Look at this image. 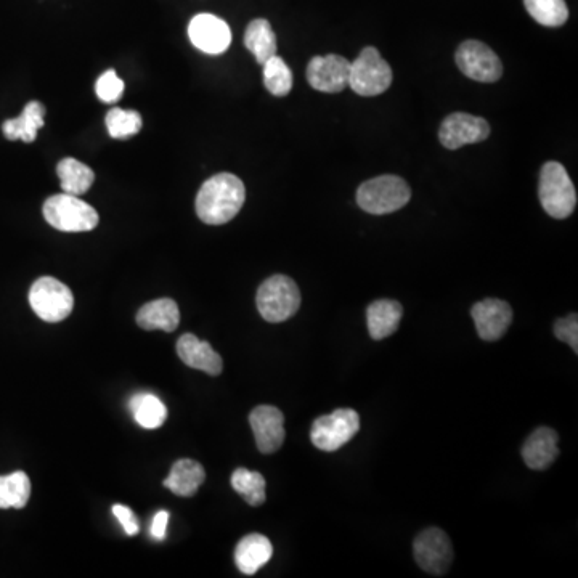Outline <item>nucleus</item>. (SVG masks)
<instances>
[{"mask_svg":"<svg viewBox=\"0 0 578 578\" xmlns=\"http://www.w3.org/2000/svg\"><path fill=\"white\" fill-rule=\"evenodd\" d=\"M246 200L245 185L222 172L204 182L196 196V214L208 225H224L237 216Z\"/></svg>","mask_w":578,"mask_h":578,"instance_id":"1","label":"nucleus"},{"mask_svg":"<svg viewBox=\"0 0 578 578\" xmlns=\"http://www.w3.org/2000/svg\"><path fill=\"white\" fill-rule=\"evenodd\" d=\"M256 304L259 314L267 322H286L301 307V291L296 281L286 275H273L259 286Z\"/></svg>","mask_w":578,"mask_h":578,"instance_id":"2","label":"nucleus"},{"mask_svg":"<svg viewBox=\"0 0 578 578\" xmlns=\"http://www.w3.org/2000/svg\"><path fill=\"white\" fill-rule=\"evenodd\" d=\"M538 198L551 217L566 219L577 206V192L567 174L566 167L556 161H550L542 167Z\"/></svg>","mask_w":578,"mask_h":578,"instance_id":"3","label":"nucleus"},{"mask_svg":"<svg viewBox=\"0 0 578 578\" xmlns=\"http://www.w3.org/2000/svg\"><path fill=\"white\" fill-rule=\"evenodd\" d=\"M412 198V190L397 176H381L360 185L357 203L363 211L384 216L399 211Z\"/></svg>","mask_w":578,"mask_h":578,"instance_id":"4","label":"nucleus"},{"mask_svg":"<svg viewBox=\"0 0 578 578\" xmlns=\"http://www.w3.org/2000/svg\"><path fill=\"white\" fill-rule=\"evenodd\" d=\"M44 217L60 232H90L98 225V214L90 204L68 193L50 196L44 204Z\"/></svg>","mask_w":578,"mask_h":578,"instance_id":"5","label":"nucleus"},{"mask_svg":"<svg viewBox=\"0 0 578 578\" xmlns=\"http://www.w3.org/2000/svg\"><path fill=\"white\" fill-rule=\"evenodd\" d=\"M392 84V68L375 47H367L351 63L349 87L362 97L384 94Z\"/></svg>","mask_w":578,"mask_h":578,"instance_id":"6","label":"nucleus"},{"mask_svg":"<svg viewBox=\"0 0 578 578\" xmlns=\"http://www.w3.org/2000/svg\"><path fill=\"white\" fill-rule=\"evenodd\" d=\"M29 304L44 322L58 323L70 317L74 298L71 289L62 281L42 277L29 289Z\"/></svg>","mask_w":578,"mask_h":578,"instance_id":"7","label":"nucleus"},{"mask_svg":"<svg viewBox=\"0 0 578 578\" xmlns=\"http://www.w3.org/2000/svg\"><path fill=\"white\" fill-rule=\"evenodd\" d=\"M360 429L359 413L352 408H339L331 415L320 416L312 424L310 439L323 452H336L354 439Z\"/></svg>","mask_w":578,"mask_h":578,"instance_id":"8","label":"nucleus"},{"mask_svg":"<svg viewBox=\"0 0 578 578\" xmlns=\"http://www.w3.org/2000/svg\"><path fill=\"white\" fill-rule=\"evenodd\" d=\"M415 559L418 566L431 575H445L452 566L453 548L450 538L444 530L429 527L423 530L413 543Z\"/></svg>","mask_w":578,"mask_h":578,"instance_id":"9","label":"nucleus"},{"mask_svg":"<svg viewBox=\"0 0 578 578\" xmlns=\"http://www.w3.org/2000/svg\"><path fill=\"white\" fill-rule=\"evenodd\" d=\"M455 60L461 73L473 81L497 82L503 74L500 58L484 42H463L456 50Z\"/></svg>","mask_w":578,"mask_h":578,"instance_id":"10","label":"nucleus"},{"mask_svg":"<svg viewBox=\"0 0 578 578\" xmlns=\"http://www.w3.org/2000/svg\"><path fill=\"white\" fill-rule=\"evenodd\" d=\"M351 62L341 55H325L310 60L307 66V81L318 92L338 94L349 87Z\"/></svg>","mask_w":578,"mask_h":578,"instance_id":"11","label":"nucleus"},{"mask_svg":"<svg viewBox=\"0 0 578 578\" xmlns=\"http://www.w3.org/2000/svg\"><path fill=\"white\" fill-rule=\"evenodd\" d=\"M490 135V126L485 119L473 114L453 113L440 126V143L448 150H458L469 143L484 142Z\"/></svg>","mask_w":578,"mask_h":578,"instance_id":"12","label":"nucleus"},{"mask_svg":"<svg viewBox=\"0 0 578 578\" xmlns=\"http://www.w3.org/2000/svg\"><path fill=\"white\" fill-rule=\"evenodd\" d=\"M188 37L196 49L208 55H220L232 44V31L227 23L211 13H200L190 21Z\"/></svg>","mask_w":578,"mask_h":578,"instance_id":"13","label":"nucleus"},{"mask_svg":"<svg viewBox=\"0 0 578 578\" xmlns=\"http://www.w3.org/2000/svg\"><path fill=\"white\" fill-rule=\"evenodd\" d=\"M259 452L270 455L280 450L285 442V416L272 405H259L249 415Z\"/></svg>","mask_w":578,"mask_h":578,"instance_id":"14","label":"nucleus"},{"mask_svg":"<svg viewBox=\"0 0 578 578\" xmlns=\"http://www.w3.org/2000/svg\"><path fill=\"white\" fill-rule=\"evenodd\" d=\"M477 334L484 341H498L513 322V310L501 299H484L471 310Z\"/></svg>","mask_w":578,"mask_h":578,"instance_id":"15","label":"nucleus"},{"mask_svg":"<svg viewBox=\"0 0 578 578\" xmlns=\"http://www.w3.org/2000/svg\"><path fill=\"white\" fill-rule=\"evenodd\" d=\"M179 359L187 367L204 371L211 376H219L224 370L222 357L212 349L211 344L196 338L195 334H184L177 342Z\"/></svg>","mask_w":578,"mask_h":578,"instance_id":"16","label":"nucleus"},{"mask_svg":"<svg viewBox=\"0 0 578 578\" xmlns=\"http://www.w3.org/2000/svg\"><path fill=\"white\" fill-rule=\"evenodd\" d=\"M558 432L551 428L535 429L526 444L522 447V458L526 465L535 471H543L553 463L559 455Z\"/></svg>","mask_w":578,"mask_h":578,"instance_id":"17","label":"nucleus"},{"mask_svg":"<svg viewBox=\"0 0 578 578\" xmlns=\"http://www.w3.org/2000/svg\"><path fill=\"white\" fill-rule=\"evenodd\" d=\"M273 546L269 538L261 534L246 535L237 545L235 562L241 574L254 575L272 559Z\"/></svg>","mask_w":578,"mask_h":578,"instance_id":"18","label":"nucleus"},{"mask_svg":"<svg viewBox=\"0 0 578 578\" xmlns=\"http://www.w3.org/2000/svg\"><path fill=\"white\" fill-rule=\"evenodd\" d=\"M179 323V306L172 299H156L148 302L137 314V325L142 330H163L172 333L177 330Z\"/></svg>","mask_w":578,"mask_h":578,"instance_id":"19","label":"nucleus"},{"mask_svg":"<svg viewBox=\"0 0 578 578\" xmlns=\"http://www.w3.org/2000/svg\"><path fill=\"white\" fill-rule=\"evenodd\" d=\"M403 309L400 302L392 299H379L371 302L367 310L368 331L375 341L391 336L399 328Z\"/></svg>","mask_w":578,"mask_h":578,"instance_id":"20","label":"nucleus"},{"mask_svg":"<svg viewBox=\"0 0 578 578\" xmlns=\"http://www.w3.org/2000/svg\"><path fill=\"white\" fill-rule=\"evenodd\" d=\"M206 479L203 466L195 460H179L164 481V487L179 497H193Z\"/></svg>","mask_w":578,"mask_h":578,"instance_id":"21","label":"nucleus"},{"mask_svg":"<svg viewBox=\"0 0 578 578\" xmlns=\"http://www.w3.org/2000/svg\"><path fill=\"white\" fill-rule=\"evenodd\" d=\"M45 108L41 102H29L21 116L5 121L2 126L5 137L9 140H23L31 143L36 140L37 131L44 127Z\"/></svg>","mask_w":578,"mask_h":578,"instance_id":"22","label":"nucleus"},{"mask_svg":"<svg viewBox=\"0 0 578 578\" xmlns=\"http://www.w3.org/2000/svg\"><path fill=\"white\" fill-rule=\"evenodd\" d=\"M245 45L256 57L259 65H264L269 58L277 55V36L273 33L269 21L264 18L249 23L245 34Z\"/></svg>","mask_w":578,"mask_h":578,"instance_id":"23","label":"nucleus"},{"mask_svg":"<svg viewBox=\"0 0 578 578\" xmlns=\"http://www.w3.org/2000/svg\"><path fill=\"white\" fill-rule=\"evenodd\" d=\"M57 172L60 182H62L63 193H68V195H84L94 185V171L78 159H62L58 164Z\"/></svg>","mask_w":578,"mask_h":578,"instance_id":"24","label":"nucleus"},{"mask_svg":"<svg viewBox=\"0 0 578 578\" xmlns=\"http://www.w3.org/2000/svg\"><path fill=\"white\" fill-rule=\"evenodd\" d=\"M31 497V481L23 471L0 476V509L25 508Z\"/></svg>","mask_w":578,"mask_h":578,"instance_id":"25","label":"nucleus"},{"mask_svg":"<svg viewBox=\"0 0 578 578\" xmlns=\"http://www.w3.org/2000/svg\"><path fill=\"white\" fill-rule=\"evenodd\" d=\"M131 412L134 413L135 421L145 429L159 428L167 418L164 403L156 395L147 392L132 397Z\"/></svg>","mask_w":578,"mask_h":578,"instance_id":"26","label":"nucleus"},{"mask_svg":"<svg viewBox=\"0 0 578 578\" xmlns=\"http://www.w3.org/2000/svg\"><path fill=\"white\" fill-rule=\"evenodd\" d=\"M232 487L235 492L240 493L248 505H264L267 497H265V479L261 473L246 468L235 469V473L232 474Z\"/></svg>","mask_w":578,"mask_h":578,"instance_id":"27","label":"nucleus"},{"mask_svg":"<svg viewBox=\"0 0 578 578\" xmlns=\"http://www.w3.org/2000/svg\"><path fill=\"white\" fill-rule=\"evenodd\" d=\"M524 5L530 17L548 28H558L569 18V9L564 0H524Z\"/></svg>","mask_w":578,"mask_h":578,"instance_id":"28","label":"nucleus"},{"mask_svg":"<svg viewBox=\"0 0 578 578\" xmlns=\"http://www.w3.org/2000/svg\"><path fill=\"white\" fill-rule=\"evenodd\" d=\"M264 84L270 94L285 97L293 89V73L280 57L269 58L264 63Z\"/></svg>","mask_w":578,"mask_h":578,"instance_id":"29","label":"nucleus"},{"mask_svg":"<svg viewBox=\"0 0 578 578\" xmlns=\"http://www.w3.org/2000/svg\"><path fill=\"white\" fill-rule=\"evenodd\" d=\"M108 134L113 139H127L132 135H137L142 129V116L137 111L121 110V108H111L105 119Z\"/></svg>","mask_w":578,"mask_h":578,"instance_id":"30","label":"nucleus"},{"mask_svg":"<svg viewBox=\"0 0 578 578\" xmlns=\"http://www.w3.org/2000/svg\"><path fill=\"white\" fill-rule=\"evenodd\" d=\"M97 97L105 103H116L123 97L124 82L113 70H108L98 78L95 84Z\"/></svg>","mask_w":578,"mask_h":578,"instance_id":"31","label":"nucleus"},{"mask_svg":"<svg viewBox=\"0 0 578 578\" xmlns=\"http://www.w3.org/2000/svg\"><path fill=\"white\" fill-rule=\"evenodd\" d=\"M554 336L559 341L566 342L572 347V351L578 352V317L577 314L567 315L566 318H559L554 323Z\"/></svg>","mask_w":578,"mask_h":578,"instance_id":"32","label":"nucleus"},{"mask_svg":"<svg viewBox=\"0 0 578 578\" xmlns=\"http://www.w3.org/2000/svg\"><path fill=\"white\" fill-rule=\"evenodd\" d=\"M113 514L121 522V526L124 527L127 535L134 537V535L139 534V519L132 513V509L124 505H114Z\"/></svg>","mask_w":578,"mask_h":578,"instance_id":"33","label":"nucleus"},{"mask_svg":"<svg viewBox=\"0 0 578 578\" xmlns=\"http://www.w3.org/2000/svg\"><path fill=\"white\" fill-rule=\"evenodd\" d=\"M167 522H169V513L167 511H159L153 519L151 524V535L156 540H164L166 538Z\"/></svg>","mask_w":578,"mask_h":578,"instance_id":"34","label":"nucleus"}]
</instances>
